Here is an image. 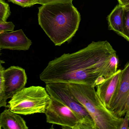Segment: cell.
<instances>
[{"instance_id": "1", "label": "cell", "mask_w": 129, "mask_h": 129, "mask_svg": "<svg viewBox=\"0 0 129 129\" xmlns=\"http://www.w3.org/2000/svg\"><path fill=\"white\" fill-rule=\"evenodd\" d=\"M118 64L116 51L108 41H92L50 61L39 77L45 84L76 83L95 88L117 72Z\"/></svg>"}, {"instance_id": "20", "label": "cell", "mask_w": 129, "mask_h": 129, "mask_svg": "<svg viewBox=\"0 0 129 129\" xmlns=\"http://www.w3.org/2000/svg\"><path fill=\"white\" fill-rule=\"evenodd\" d=\"M124 113L126 116H128L129 117V93L126 99V103L125 105Z\"/></svg>"}, {"instance_id": "22", "label": "cell", "mask_w": 129, "mask_h": 129, "mask_svg": "<svg viewBox=\"0 0 129 129\" xmlns=\"http://www.w3.org/2000/svg\"><path fill=\"white\" fill-rule=\"evenodd\" d=\"M2 127L1 122V116H0V129H2Z\"/></svg>"}, {"instance_id": "4", "label": "cell", "mask_w": 129, "mask_h": 129, "mask_svg": "<svg viewBox=\"0 0 129 129\" xmlns=\"http://www.w3.org/2000/svg\"><path fill=\"white\" fill-rule=\"evenodd\" d=\"M51 101L46 89L40 86L24 88L14 95L8 107L14 113L23 115L44 113Z\"/></svg>"}, {"instance_id": "11", "label": "cell", "mask_w": 129, "mask_h": 129, "mask_svg": "<svg viewBox=\"0 0 129 129\" xmlns=\"http://www.w3.org/2000/svg\"><path fill=\"white\" fill-rule=\"evenodd\" d=\"M2 127L4 129H27L25 121L18 114L10 109L5 110L1 114Z\"/></svg>"}, {"instance_id": "2", "label": "cell", "mask_w": 129, "mask_h": 129, "mask_svg": "<svg viewBox=\"0 0 129 129\" xmlns=\"http://www.w3.org/2000/svg\"><path fill=\"white\" fill-rule=\"evenodd\" d=\"M38 18L40 26L56 46L71 39L81 20L72 3L42 5L39 8Z\"/></svg>"}, {"instance_id": "23", "label": "cell", "mask_w": 129, "mask_h": 129, "mask_svg": "<svg viewBox=\"0 0 129 129\" xmlns=\"http://www.w3.org/2000/svg\"><path fill=\"white\" fill-rule=\"evenodd\" d=\"M1 48H0V50H1ZM2 61H1V59H0V66H1V63H2Z\"/></svg>"}, {"instance_id": "13", "label": "cell", "mask_w": 129, "mask_h": 129, "mask_svg": "<svg viewBox=\"0 0 129 129\" xmlns=\"http://www.w3.org/2000/svg\"><path fill=\"white\" fill-rule=\"evenodd\" d=\"M4 67L2 66H0V108L2 107H6L7 104V98L5 90L3 79Z\"/></svg>"}, {"instance_id": "21", "label": "cell", "mask_w": 129, "mask_h": 129, "mask_svg": "<svg viewBox=\"0 0 129 129\" xmlns=\"http://www.w3.org/2000/svg\"><path fill=\"white\" fill-rule=\"evenodd\" d=\"M119 4L122 6H125L129 5V0H117Z\"/></svg>"}, {"instance_id": "12", "label": "cell", "mask_w": 129, "mask_h": 129, "mask_svg": "<svg viewBox=\"0 0 129 129\" xmlns=\"http://www.w3.org/2000/svg\"><path fill=\"white\" fill-rule=\"evenodd\" d=\"M124 6L118 4L107 17L108 29L123 37L124 27Z\"/></svg>"}, {"instance_id": "9", "label": "cell", "mask_w": 129, "mask_h": 129, "mask_svg": "<svg viewBox=\"0 0 129 129\" xmlns=\"http://www.w3.org/2000/svg\"><path fill=\"white\" fill-rule=\"evenodd\" d=\"M122 73V70H117L114 74L95 87L98 96L105 107L109 110L117 92Z\"/></svg>"}, {"instance_id": "18", "label": "cell", "mask_w": 129, "mask_h": 129, "mask_svg": "<svg viewBox=\"0 0 129 129\" xmlns=\"http://www.w3.org/2000/svg\"><path fill=\"white\" fill-rule=\"evenodd\" d=\"M73 0H38V4L44 5L71 3Z\"/></svg>"}, {"instance_id": "3", "label": "cell", "mask_w": 129, "mask_h": 129, "mask_svg": "<svg viewBox=\"0 0 129 129\" xmlns=\"http://www.w3.org/2000/svg\"><path fill=\"white\" fill-rule=\"evenodd\" d=\"M67 84L72 94L92 118L96 129H120L123 117L117 116L105 107L95 88L85 84Z\"/></svg>"}, {"instance_id": "16", "label": "cell", "mask_w": 129, "mask_h": 129, "mask_svg": "<svg viewBox=\"0 0 129 129\" xmlns=\"http://www.w3.org/2000/svg\"><path fill=\"white\" fill-rule=\"evenodd\" d=\"M14 4L19 5L22 7H31L38 4V0H9Z\"/></svg>"}, {"instance_id": "10", "label": "cell", "mask_w": 129, "mask_h": 129, "mask_svg": "<svg viewBox=\"0 0 129 129\" xmlns=\"http://www.w3.org/2000/svg\"><path fill=\"white\" fill-rule=\"evenodd\" d=\"M32 42L22 29L5 32L0 34V48L17 50H27Z\"/></svg>"}, {"instance_id": "14", "label": "cell", "mask_w": 129, "mask_h": 129, "mask_svg": "<svg viewBox=\"0 0 129 129\" xmlns=\"http://www.w3.org/2000/svg\"><path fill=\"white\" fill-rule=\"evenodd\" d=\"M10 6L4 0H0V21L7 22L10 15Z\"/></svg>"}, {"instance_id": "19", "label": "cell", "mask_w": 129, "mask_h": 129, "mask_svg": "<svg viewBox=\"0 0 129 129\" xmlns=\"http://www.w3.org/2000/svg\"><path fill=\"white\" fill-rule=\"evenodd\" d=\"M119 129H129V117L125 115Z\"/></svg>"}, {"instance_id": "6", "label": "cell", "mask_w": 129, "mask_h": 129, "mask_svg": "<svg viewBox=\"0 0 129 129\" xmlns=\"http://www.w3.org/2000/svg\"><path fill=\"white\" fill-rule=\"evenodd\" d=\"M45 114L48 123L59 125L63 128L84 129L79 117L64 104L53 98L51 97V101Z\"/></svg>"}, {"instance_id": "8", "label": "cell", "mask_w": 129, "mask_h": 129, "mask_svg": "<svg viewBox=\"0 0 129 129\" xmlns=\"http://www.w3.org/2000/svg\"><path fill=\"white\" fill-rule=\"evenodd\" d=\"M129 93V61L122 70L118 90L110 109L111 111L119 117H123L125 115L124 109Z\"/></svg>"}, {"instance_id": "24", "label": "cell", "mask_w": 129, "mask_h": 129, "mask_svg": "<svg viewBox=\"0 0 129 129\" xmlns=\"http://www.w3.org/2000/svg\"><path fill=\"white\" fill-rule=\"evenodd\" d=\"M0 22H1V21H0Z\"/></svg>"}, {"instance_id": "15", "label": "cell", "mask_w": 129, "mask_h": 129, "mask_svg": "<svg viewBox=\"0 0 129 129\" xmlns=\"http://www.w3.org/2000/svg\"><path fill=\"white\" fill-rule=\"evenodd\" d=\"M124 27L123 37L129 42V5L124 7Z\"/></svg>"}, {"instance_id": "7", "label": "cell", "mask_w": 129, "mask_h": 129, "mask_svg": "<svg viewBox=\"0 0 129 129\" xmlns=\"http://www.w3.org/2000/svg\"><path fill=\"white\" fill-rule=\"evenodd\" d=\"M4 85L7 98H11L25 88L27 77L25 69L16 66L10 67L3 72Z\"/></svg>"}, {"instance_id": "5", "label": "cell", "mask_w": 129, "mask_h": 129, "mask_svg": "<svg viewBox=\"0 0 129 129\" xmlns=\"http://www.w3.org/2000/svg\"><path fill=\"white\" fill-rule=\"evenodd\" d=\"M45 87L51 97L64 104L79 117L84 129H96L92 118L85 108L72 94L67 83H51L46 84Z\"/></svg>"}, {"instance_id": "17", "label": "cell", "mask_w": 129, "mask_h": 129, "mask_svg": "<svg viewBox=\"0 0 129 129\" xmlns=\"http://www.w3.org/2000/svg\"><path fill=\"white\" fill-rule=\"evenodd\" d=\"M15 25L12 22H0V34L7 32L13 31Z\"/></svg>"}]
</instances>
